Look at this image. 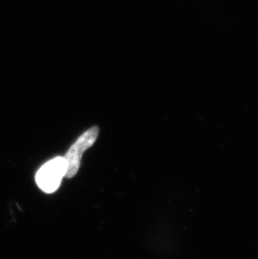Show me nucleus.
Segmentation results:
<instances>
[{"mask_svg": "<svg viewBox=\"0 0 258 259\" xmlns=\"http://www.w3.org/2000/svg\"><path fill=\"white\" fill-rule=\"evenodd\" d=\"M99 135V127L93 126L85 131L75 144L70 148L64 159L66 162V172L65 177L71 179L77 174L80 166V159L87 149L95 144Z\"/></svg>", "mask_w": 258, "mask_h": 259, "instance_id": "f257e3e1", "label": "nucleus"}, {"mask_svg": "<svg viewBox=\"0 0 258 259\" xmlns=\"http://www.w3.org/2000/svg\"><path fill=\"white\" fill-rule=\"evenodd\" d=\"M66 172V162L64 157H56L47 162L37 172V185L46 193H53L59 188Z\"/></svg>", "mask_w": 258, "mask_h": 259, "instance_id": "f03ea898", "label": "nucleus"}]
</instances>
